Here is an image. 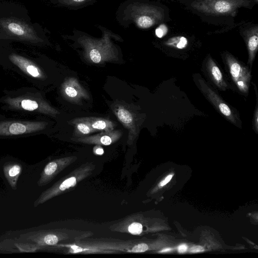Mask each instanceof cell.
I'll list each match as a JSON object with an SVG mask.
<instances>
[{
    "label": "cell",
    "mask_w": 258,
    "mask_h": 258,
    "mask_svg": "<svg viewBox=\"0 0 258 258\" xmlns=\"http://www.w3.org/2000/svg\"><path fill=\"white\" fill-rule=\"evenodd\" d=\"M3 170L8 182L15 189L18 179L22 171L21 165L17 163H9L5 165Z\"/></svg>",
    "instance_id": "18"
},
{
    "label": "cell",
    "mask_w": 258,
    "mask_h": 258,
    "mask_svg": "<svg viewBox=\"0 0 258 258\" xmlns=\"http://www.w3.org/2000/svg\"><path fill=\"white\" fill-rule=\"evenodd\" d=\"M206 68L208 74L212 82L221 90L225 91L228 85L218 66L210 54L207 57Z\"/></svg>",
    "instance_id": "14"
},
{
    "label": "cell",
    "mask_w": 258,
    "mask_h": 258,
    "mask_svg": "<svg viewBox=\"0 0 258 258\" xmlns=\"http://www.w3.org/2000/svg\"><path fill=\"white\" fill-rule=\"evenodd\" d=\"M77 159L76 156H69L54 159L48 163L41 172L37 184L42 186L49 183L61 171Z\"/></svg>",
    "instance_id": "12"
},
{
    "label": "cell",
    "mask_w": 258,
    "mask_h": 258,
    "mask_svg": "<svg viewBox=\"0 0 258 258\" xmlns=\"http://www.w3.org/2000/svg\"><path fill=\"white\" fill-rule=\"evenodd\" d=\"M91 127L95 130H105L109 131L113 128L114 124L109 120L105 119H93L87 122Z\"/></svg>",
    "instance_id": "19"
},
{
    "label": "cell",
    "mask_w": 258,
    "mask_h": 258,
    "mask_svg": "<svg viewBox=\"0 0 258 258\" xmlns=\"http://www.w3.org/2000/svg\"><path fill=\"white\" fill-rule=\"evenodd\" d=\"M115 19L124 28L134 24L142 30H148L172 21L170 10L166 5L151 0L124 1L116 10Z\"/></svg>",
    "instance_id": "2"
},
{
    "label": "cell",
    "mask_w": 258,
    "mask_h": 258,
    "mask_svg": "<svg viewBox=\"0 0 258 258\" xmlns=\"http://www.w3.org/2000/svg\"><path fill=\"white\" fill-rule=\"evenodd\" d=\"M93 234L90 231L61 229L37 232L30 235L29 239L40 246H53L63 242L73 243Z\"/></svg>",
    "instance_id": "5"
},
{
    "label": "cell",
    "mask_w": 258,
    "mask_h": 258,
    "mask_svg": "<svg viewBox=\"0 0 258 258\" xmlns=\"http://www.w3.org/2000/svg\"><path fill=\"white\" fill-rule=\"evenodd\" d=\"M2 29L13 38L34 43L43 42V39L30 25L15 18H3L0 20Z\"/></svg>",
    "instance_id": "6"
},
{
    "label": "cell",
    "mask_w": 258,
    "mask_h": 258,
    "mask_svg": "<svg viewBox=\"0 0 258 258\" xmlns=\"http://www.w3.org/2000/svg\"><path fill=\"white\" fill-rule=\"evenodd\" d=\"M47 123L42 121H0V136H10L33 133L43 130Z\"/></svg>",
    "instance_id": "9"
},
{
    "label": "cell",
    "mask_w": 258,
    "mask_h": 258,
    "mask_svg": "<svg viewBox=\"0 0 258 258\" xmlns=\"http://www.w3.org/2000/svg\"><path fill=\"white\" fill-rule=\"evenodd\" d=\"M172 176H173L172 174L168 175L163 181H162L159 183V186H163L165 185V184H166L168 182H169V181L172 178Z\"/></svg>",
    "instance_id": "25"
},
{
    "label": "cell",
    "mask_w": 258,
    "mask_h": 258,
    "mask_svg": "<svg viewBox=\"0 0 258 258\" xmlns=\"http://www.w3.org/2000/svg\"><path fill=\"white\" fill-rule=\"evenodd\" d=\"M204 251V248L202 246L200 245L193 246L190 249V252L191 253H197L202 252Z\"/></svg>",
    "instance_id": "24"
},
{
    "label": "cell",
    "mask_w": 258,
    "mask_h": 258,
    "mask_svg": "<svg viewBox=\"0 0 258 258\" xmlns=\"http://www.w3.org/2000/svg\"><path fill=\"white\" fill-rule=\"evenodd\" d=\"M199 87L206 97L213 104L215 108L229 121L237 125V117L230 107L214 90L203 78H198Z\"/></svg>",
    "instance_id": "8"
},
{
    "label": "cell",
    "mask_w": 258,
    "mask_h": 258,
    "mask_svg": "<svg viewBox=\"0 0 258 258\" xmlns=\"http://www.w3.org/2000/svg\"><path fill=\"white\" fill-rule=\"evenodd\" d=\"M95 168V165L93 162L82 164L43 191L35 201L34 206L37 207L55 197L68 192L91 175Z\"/></svg>",
    "instance_id": "4"
},
{
    "label": "cell",
    "mask_w": 258,
    "mask_h": 258,
    "mask_svg": "<svg viewBox=\"0 0 258 258\" xmlns=\"http://www.w3.org/2000/svg\"><path fill=\"white\" fill-rule=\"evenodd\" d=\"M256 5L251 0H194L184 6L204 23L221 27L208 33L217 34L237 28L240 22L235 23V19L239 9H252Z\"/></svg>",
    "instance_id": "1"
},
{
    "label": "cell",
    "mask_w": 258,
    "mask_h": 258,
    "mask_svg": "<svg viewBox=\"0 0 258 258\" xmlns=\"http://www.w3.org/2000/svg\"><path fill=\"white\" fill-rule=\"evenodd\" d=\"M4 101L10 107L14 109L36 111L46 114H54L56 112V110L47 103L36 99L21 97H8Z\"/></svg>",
    "instance_id": "11"
},
{
    "label": "cell",
    "mask_w": 258,
    "mask_h": 258,
    "mask_svg": "<svg viewBox=\"0 0 258 258\" xmlns=\"http://www.w3.org/2000/svg\"><path fill=\"white\" fill-rule=\"evenodd\" d=\"M94 152H95L96 154H98V155H102L104 151H103V149L101 148V147H99L98 148H97L95 151H94Z\"/></svg>",
    "instance_id": "28"
},
{
    "label": "cell",
    "mask_w": 258,
    "mask_h": 258,
    "mask_svg": "<svg viewBox=\"0 0 258 258\" xmlns=\"http://www.w3.org/2000/svg\"><path fill=\"white\" fill-rule=\"evenodd\" d=\"M51 3L58 7L71 10H77L93 5L97 0H50Z\"/></svg>",
    "instance_id": "17"
},
{
    "label": "cell",
    "mask_w": 258,
    "mask_h": 258,
    "mask_svg": "<svg viewBox=\"0 0 258 258\" xmlns=\"http://www.w3.org/2000/svg\"><path fill=\"white\" fill-rule=\"evenodd\" d=\"M76 127L77 130L83 135L89 134L94 130L87 122L78 123Z\"/></svg>",
    "instance_id": "22"
},
{
    "label": "cell",
    "mask_w": 258,
    "mask_h": 258,
    "mask_svg": "<svg viewBox=\"0 0 258 258\" xmlns=\"http://www.w3.org/2000/svg\"><path fill=\"white\" fill-rule=\"evenodd\" d=\"M251 1H253L256 5L258 3V0H251Z\"/></svg>",
    "instance_id": "30"
},
{
    "label": "cell",
    "mask_w": 258,
    "mask_h": 258,
    "mask_svg": "<svg viewBox=\"0 0 258 258\" xmlns=\"http://www.w3.org/2000/svg\"><path fill=\"white\" fill-rule=\"evenodd\" d=\"M118 132L111 131L99 135L78 139V141L86 144L109 145L116 141L120 137Z\"/></svg>",
    "instance_id": "15"
},
{
    "label": "cell",
    "mask_w": 258,
    "mask_h": 258,
    "mask_svg": "<svg viewBox=\"0 0 258 258\" xmlns=\"http://www.w3.org/2000/svg\"><path fill=\"white\" fill-rule=\"evenodd\" d=\"M95 26L101 32L100 38L76 29L73 30L72 35H63L62 37L64 39L72 40L74 45L81 47L84 54L94 63L116 57L119 50L114 41L122 42V38L106 27L99 24Z\"/></svg>",
    "instance_id": "3"
},
{
    "label": "cell",
    "mask_w": 258,
    "mask_h": 258,
    "mask_svg": "<svg viewBox=\"0 0 258 258\" xmlns=\"http://www.w3.org/2000/svg\"><path fill=\"white\" fill-rule=\"evenodd\" d=\"M79 87H76L75 84H69L65 87L64 92L67 96L70 98H75L78 96L81 92L78 91Z\"/></svg>",
    "instance_id": "21"
},
{
    "label": "cell",
    "mask_w": 258,
    "mask_h": 258,
    "mask_svg": "<svg viewBox=\"0 0 258 258\" xmlns=\"http://www.w3.org/2000/svg\"><path fill=\"white\" fill-rule=\"evenodd\" d=\"M222 57L227 66L231 78L238 90L242 93H247L251 79L250 71L230 52H224Z\"/></svg>",
    "instance_id": "7"
},
{
    "label": "cell",
    "mask_w": 258,
    "mask_h": 258,
    "mask_svg": "<svg viewBox=\"0 0 258 258\" xmlns=\"http://www.w3.org/2000/svg\"><path fill=\"white\" fill-rule=\"evenodd\" d=\"M9 58L26 74L35 78L43 77V73L39 68L26 57L13 53L9 55Z\"/></svg>",
    "instance_id": "13"
},
{
    "label": "cell",
    "mask_w": 258,
    "mask_h": 258,
    "mask_svg": "<svg viewBox=\"0 0 258 258\" xmlns=\"http://www.w3.org/2000/svg\"><path fill=\"white\" fill-rule=\"evenodd\" d=\"M237 28L246 46L248 63L251 67L258 50V24L253 21H241Z\"/></svg>",
    "instance_id": "10"
},
{
    "label": "cell",
    "mask_w": 258,
    "mask_h": 258,
    "mask_svg": "<svg viewBox=\"0 0 258 258\" xmlns=\"http://www.w3.org/2000/svg\"><path fill=\"white\" fill-rule=\"evenodd\" d=\"M117 115L120 121L126 125H129L133 122V118L132 114L124 108H118Z\"/></svg>",
    "instance_id": "20"
},
{
    "label": "cell",
    "mask_w": 258,
    "mask_h": 258,
    "mask_svg": "<svg viewBox=\"0 0 258 258\" xmlns=\"http://www.w3.org/2000/svg\"><path fill=\"white\" fill-rule=\"evenodd\" d=\"M253 84V83H252ZM253 85H254V88L256 93V105L255 106V108L254 109V113H253V130L254 132L256 133H258V106H257V89L256 88L255 85L253 84Z\"/></svg>",
    "instance_id": "23"
},
{
    "label": "cell",
    "mask_w": 258,
    "mask_h": 258,
    "mask_svg": "<svg viewBox=\"0 0 258 258\" xmlns=\"http://www.w3.org/2000/svg\"><path fill=\"white\" fill-rule=\"evenodd\" d=\"M171 249L170 248H165V249H163L162 250L160 251L159 252L162 253V252H167V251L171 250Z\"/></svg>",
    "instance_id": "29"
},
{
    "label": "cell",
    "mask_w": 258,
    "mask_h": 258,
    "mask_svg": "<svg viewBox=\"0 0 258 258\" xmlns=\"http://www.w3.org/2000/svg\"><path fill=\"white\" fill-rule=\"evenodd\" d=\"M187 246L186 244H181L178 247V250L180 253H183L185 252L187 250Z\"/></svg>",
    "instance_id": "27"
},
{
    "label": "cell",
    "mask_w": 258,
    "mask_h": 258,
    "mask_svg": "<svg viewBox=\"0 0 258 258\" xmlns=\"http://www.w3.org/2000/svg\"><path fill=\"white\" fill-rule=\"evenodd\" d=\"M187 33H173L172 35H169L163 39V44L166 47L177 49L186 48L190 42L189 36L186 35Z\"/></svg>",
    "instance_id": "16"
},
{
    "label": "cell",
    "mask_w": 258,
    "mask_h": 258,
    "mask_svg": "<svg viewBox=\"0 0 258 258\" xmlns=\"http://www.w3.org/2000/svg\"><path fill=\"white\" fill-rule=\"evenodd\" d=\"M171 2H176L178 3L179 4L182 5L183 6H185L191 2L194 1V0H170Z\"/></svg>",
    "instance_id": "26"
}]
</instances>
